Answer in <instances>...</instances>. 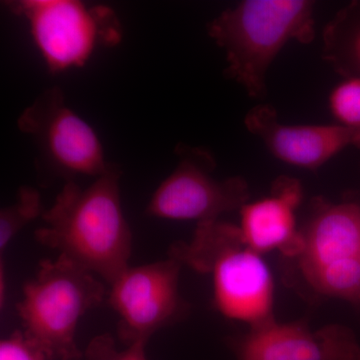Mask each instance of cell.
<instances>
[{
  "mask_svg": "<svg viewBox=\"0 0 360 360\" xmlns=\"http://www.w3.org/2000/svg\"><path fill=\"white\" fill-rule=\"evenodd\" d=\"M122 172L115 167L90 186L65 182L35 231L37 243L58 250L112 284L129 267L132 234L120 201Z\"/></svg>",
  "mask_w": 360,
  "mask_h": 360,
  "instance_id": "obj_1",
  "label": "cell"
},
{
  "mask_svg": "<svg viewBox=\"0 0 360 360\" xmlns=\"http://www.w3.org/2000/svg\"><path fill=\"white\" fill-rule=\"evenodd\" d=\"M314 9L309 0H245L220 13L206 30L224 51L225 77L251 98H264L267 71L281 49L293 40L314 41Z\"/></svg>",
  "mask_w": 360,
  "mask_h": 360,
  "instance_id": "obj_2",
  "label": "cell"
},
{
  "mask_svg": "<svg viewBox=\"0 0 360 360\" xmlns=\"http://www.w3.org/2000/svg\"><path fill=\"white\" fill-rule=\"evenodd\" d=\"M168 257L210 274L213 302L227 319L251 328L274 321V281L262 255L243 243L238 226L200 222L189 243L170 246Z\"/></svg>",
  "mask_w": 360,
  "mask_h": 360,
  "instance_id": "obj_3",
  "label": "cell"
},
{
  "mask_svg": "<svg viewBox=\"0 0 360 360\" xmlns=\"http://www.w3.org/2000/svg\"><path fill=\"white\" fill-rule=\"evenodd\" d=\"M106 293L97 276L63 255L42 260L16 307L22 333L47 360H79L78 322Z\"/></svg>",
  "mask_w": 360,
  "mask_h": 360,
  "instance_id": "obj_4",
  "label": "cell"
},
{
  "mask_svg": "<svg viewBox=\"0 0 360 360\" xmlns=\"http://www.w3.org/2000/svg\"><path fill=\"white\" fill-rule=\"evenodd\" d=\"M27 20L33 41L51 72L82 68L101 46L122 40L115 11L77 0H22L7 4Z\"/></svg>",
  "mask_w": 360,
  "mask_h": 360,
  "instance_id": "obj_5",
  "label": "cell"
},
{
  "mask_svg": "<svg viewBox=\"0 0 360 360\" xmlns=\"http://www.w3.org/2000/svg\"><path fill=\"white\" fill-rule=\"evenodd\" d=\"M18 127L34 143L40 167L65 182L97 179L115 167L105 160L94 129L68 106L60 87L41 92L21 112Z\"/></svg>",
  "mask_w": 360,
  "mask_h": 360,
  "instance_id": "obj_6",
  "label": "cell"
},
{
  "mask_svg": "<svg viewBox=\"0 0 360 360\" xmlns=\"http://www.w3.org/2000/svg\"><path fill=\"white\" fill-rule=\"evenodd\" d=\"M179 163L156 188L146 206L148 217L172 220H219L224 213L240 210L250 189L243 177L217 179L215 160L206 149L179 144Z\"/></svg>",
  "mask_w": 360,
  "mask_h": 360,
  "instance_id": "obj_7",
  "label": "cell"
},
{
  "mask_svg": "<svg viewBox=\"0 0 360 360\" xmlns=\"http://www.w3.org/2000/svg\"><path fill=\"white\" fill-rule=\"evenodd\" d=\"M181 264L167 259L129 266L110 285L108 303L118 321V338L125 345L148 343L156 331L179 321L188 304L179 293Z\"/></svg>",
  "mask_w": 360,
  "mask_h": 360,
  "instance_id": "obj_8",
  "label": "cell"
},
{
  "mask_svg": "<svg viewBox=\"0 0 360 360\" xmlns=\"http://www.w3.org/2000/svg\"><path fill=\"white\" fill-rule=\"evenodd\" d=\"M238 360H360L354 331L340 324L311 330L302 322L266 323L232 342Z\"/></svg>",
  "mask_w": 360,
  "mask_h": 360,
  "instance_id": "obj_9",
  "label": "cell"
},
{
  "mask_svg": "<svg viewBox=\"0 0 360 360\" xmlns=\"http://www.w3.org/2000/svg\"><path fill=\"white\" fill-rule=\"evenodd\" d=\"M245 125L277 160L305 169H317L348 146L360 148L359 131L338 124H285L269 104L251 108Z\"/></svg>",
  "mask_w": 360,
  "mask_h": 360,
  "instance_id": "obj_10",
  "label": "cell"
},
{
  "mask_svg": "<svg viewBox=\"0 0 360 360\" xmlns=\"http://www.w3.org/2000/svg\"><path fill=\"white\" fill-rule=\"evenodd\" d=\"M302 200V187L297 179H277L271 195L241 207L238 227L243 243L260 255L278 250L286 257H297L303 236L296 231L295 210Z\"/></svg>",
  "mask_w": 360,
  "mask_h": 360,
  "instance_id": "obj_11",
  "label": "cell"
},
{
  "mask_svg": "<svg viewBox=\"0 0 360 360\" xmlns=\"http://www.w3.org/2000/svg\"><path fill=\"white\" fill-rule=\"evenodd\" d=\"M302 233L303 248L296 259L307 283L322 270L360 257V205L317 201Z\"/></svg>",
  "mask_w": 360,
  "mask_h": 360,
  "instance_id": "obj_12",
  "label": "cell"
},
{
  "mask_svg": "<svg viewBox=\"0 0 360 360\" xmlns=\"http://www.w3.org/2000/svg\"><path fill=\"white\" fill-rule=\"evenodd\" d=\"M322 58L347 77H360V6L352 4L335 14L322 33Z\"/></svg>",
  "mask_w": 360,
  "mask_h": 360,
  "instance_id": "obj_13",
  "label": "cell"
},
{
  "mask_svg": "<svg viewBox=\"0 0 360 360\" xmlns=\"http://www.w3.org/2000/svg\"><path fill=\"white\" fill-rule=\"evenodd\" d=\"M44 212L39 191L32 186L20 187L15 202L6 206L0 212L1 255L18 232L37 217H41Z\"/></svg>",
  "mask_w": 360,
  "mask_h": 360,
  "instance_id": "obj_14",
  "label": "cell"
},
{
  "mask_svg": "<svg viewBox=\"0 0 360 360\" xmlns=\"http://www.w3.org/2000/svg\"><path fill=\"white\" fill-rule=\"evenodd\" d=\"M329 110L338 124L360 132V77H347L329 96Z\"/></svg>",
  "mask_w": 360,
  "mask_h": 360,
  "instance_id": "obj_15",
  "label": "cell"
},
{
  "mask_svg": "<svg viewBox=\"0 0 360 360\" xmlns=\"http://www.w3.org/2000/svg\"><path fill=\"white\" fill-rule=\"evenodd\" d=\"M146 345V342L134 343L127 345L125 349L120 350L110 335H98L90 341L85 355L89 360H148Z\"/></svg>",
  "mask_w": 360,
  "mask_h": 360,
  "instance_id": "obj_16",
  "label": "cell"
},
{
  "mask_svg": "<svg viewBox=\"0 0 360 360\" xmlns=\"http://www.w3.org/2000/svg\"><path fill=\"white\" fill-rule=\"evenodd\" d=\"M0 360H47L44 354L26 338L22 331H15L0 342Z\"/></svg>",
  "mask_w": 360,
  "mask_h": 360,
  "instance_id": "obj_17",
  "label": "cell"
}]
</instances>
